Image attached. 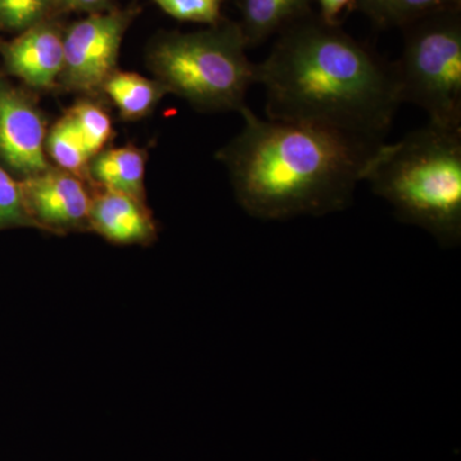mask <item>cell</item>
<instances>
[{
	"label": "cell",
	"instance_id": "3957f363",
	"mask_svg": "<svg viewBox=\"0 0 461 461\" xmlns=\"http://www.w3.org/2000/svg\"><path fill=\"white\" fill-rule=\"evenodd\" d=\"M363 181L400 221L427 230L442 247H459L461 130L429 123L395 144L382 142Z\"/></svg>",
	"mask_w": 461,
	"mask_h": 461
},
{
	"label": "cell",
	"instance_id": "8992f818",
	"mask_svg": "<svg viewBox=\"0 0 461 461\" xmlns=\"http://www.w3.org/2000/svg\"><path fill=\"white\" fill-rule=\"evenodd\" d=\"M138 14L135 7L111 8L87 14L67 27L63 35L65 60L58 91L103 100V86L118 69L124 33Z\"/></svg>",
	"mask_w": 461,
	"mask_h": 461
},
{
	"label": "cell",
	"instance_id": "5b68a950",
	"mask_svg": "<svg viewBox=\"0 0 461 461\" xmlns=\"http://www.w3.org/2000/svg\"><path fill=\"white\" fill-rule=\"evenodd\" d=\"M403 30L395 62L402 104L420 107L430 124L461 130L460 8L420 18Z\"/></svg>",
	"mask_w": 461,
	"mask_h": 461
},
{
	"label": "cell",
	"instance_id": "6da1fadb",
	"mask_svg": "<svg viewBox=\"0 0 461 461\" xmlns=\"http://www.w3.org/2000/svg\"><path fill=\"white\" fill-rule=\"evenodd\" d=\"M266 114L384 141L402 105L395 63L309 14L278 33L257 65Z\"/></svg>",
	"mask_w": 461,
	"mask_h": 461
},
{
	"label": "cell",
	"instance_id": "ffe728a7",
	"mask_svg": "<svg viewBox=\"0 0 461 461\" xmlns=\"http://www.w3.org/2000/svg\"><path fill=\"white\" fill-rule=\"evenodd\" d=\"M321 20L327 25L339 26L342 14L355 8V0H318Z\"/></svg>",
	"mask_w": 461,
	"mask_h": 461
},
{
	"label": "cell",
	"instance_id": "ba28073f",
	"mask_svg": "<svg viewBox=\"0 0 461 461\" xmlns=\"http://www.w3.org/2000/svg\"><path fill=\"white\" fill-rule=\"evenodd\" d=\"M20 184L35 229L58 236L90 232L94 187L89 182L51 166Z\"/></svg>",
	"mask_w": 461,
	"mask_h": 461
},
{
	"label": "cell",
	"instance_id": "30bf717a",
	"mask_svg": "<svg viewBox=\"0 0 461 461\" xmlns=\"http://www.w3.org/2000/svg\"><path fill=\"white\" fill-rule=\"evenodd\" d=\"M89 221L90 232L112 244L148 247L158 239L157 221L148 203L118 191L94 187Z\"/></svg>",
	"mask_w": 461,
	"mask_h": 461
},
{
	"label": "cell",
	"instance_id": "277c9868",
	"mask_svg": "<svg viewBox=\"0 0 461 461\" xmlns=\"http://www.w3.org/2000/svg\"><path fill=\"white\" fill-rule=\"evenodd\" d=\"M238 23L222 21L194 32H160L149 44L154 78L203 113L239 112L257 84V65L247 56Z\"/></svg>",
	"mask_w": 461,
	"mask_h": 461
},
{
	"label": "cell",
	"instance_id": "4fadbf2b",
	"mask_svg": "<svg viewBox=\"0 0 461 461\" xmlns=\"http://www.w3.org/2000/svg\"><path fill=\"white\" fill-rule=\"evenodd\" d=\"M311 14V0H242L240 27L251 47Z\"/></svg>",
	"mask_w": 461,
	"mask_h": 461
},
{
	"label": "cell",
	"instance_id": "5bb4252c",
	"mask_svg": "<svg viewBox=\"0 0 461 461\" xmlns=\"http://www.w3.org/2000/svg\"><path fill=\"white\" fill-rule=\"evenodd\" d=\"M45 150L51 165L89 182L91 156L68 114L63 113L48 130Z\"/></svg>",
	"mask_w": 461,
	"mask_h": 461
},
{
	"label": "cell",
	"instance_id": "9c48e42d",
	"mask_svg": "<svg viewBox=\"0 0 461 461\" xmlns=\"http://www.w3.org/2000/svg\"><path fill=\"white\" fill-rule=\"evenodd\" d=\"M65 29L56 18L42 21L11 41H0V56L5 72L35 91H58V80L65 60Z\"/></svg>",
	"mask_w": 461,
	"mask_h": 461
},
{
	"label": "cell",
	"instance_id": "ac0fdd59",
	"mask_svg": "<svg viewBox=\"0 0 461 461\" xmlns=\"http://www.w3.org/2000/svg\"><path fill=\"white\" fill-rule=\"evenodd\" d=\"M35 229L27 213L20 181L0 165V230Z\"/></svg>",
	"mask_w": 461,
	"mask_h": 461
},
{
	"label": "cell",
	"instance_id": "52a82bcc",
	"mask_svg": "<svg viewBox=\"0 0 461 461\" xmlns=\"http://www.w3.org/2000/svg\"><path fill=\"white\" fill-rule=\"evenodd\" d=\"M48 120L35 91L0 76V165L18 181L50 169Z\"/></svg>",
	"mask_w": 461,
	"mask_h": 461
},
{
	"label": "cell",
	"instance_id": "e0dca14e",
	"mask_svg": "<svg viewBox=\"0 0 461 461\" xmlns=\"http://www.w3.org/2000/svg\"><path fill=\"white\" fill-rule=\"evenodd\" d=\"M59 11L58 0H0V30L17 35Z\"/></svg>",
	"mask_w": 461,
	"mask_h": 461
},
{
	"label": "cell",
	"instance_id": "2e32d148",
	"mask_svg": "<svg viewBox=\"0 0 461 461\" xmlns=\"http://www.w3.org/2000/svg\"><path fill=\"white\" fill-rule=\"evenodd\" d=\"M102 102L99 99L81 98L66 111L83 138L91 159L108 148L114 136L111 115Z\"/></svg>",
	"mask_w": 461,
	"mask_h": 461
},
{
	"label": "cell",
	"instance_id": "9a60e30c",
	"mask_svg": "<svg viewBox=\"0 0 461 461\" xmlns=\"http://www.w3.org/2000/svg\"><path fill=\"white\" fill-rule=\"evenodd\" d=\"M355 8L382 27H405L420 18L460 8V0H355Z\"/></svg>",
	"mask_w": 461,
	"mask_h": 461
},
{
	"label": "cell",
	"instance_id": "d6986e66",
	"mask_svg": "<svg viewBox=\"0 0 461 461\" xmlns=\"http://www.w3.org/2000/svg\"><path fill=\"white\" fill-rule=\"evenodd\" d=\"M165 14L182 23L214 26L222 23L223 0H153Z\"/></svg>",
	"mask_w": 461,
	"mask_h": 461
},
{
	"label": "cell",
	"instance_id": "8fae6325",
	"mask_svg": "<svg viewBox=\"0 0 461 461\" xmlns=\"http://www.w3.org/2000/svg\"><path fill=\"white\" fill-rule=\"evenodd\" d=\"M147 163L148 149L133 144L105 148L90 160V185L100 189L127 194L147 202Z\"/></svg>",
	"mask_w": 461,
	"mask_h": 461
},
{
	"label": "cell",
	"instance_id": "7402d4cb",
	"mask_svg": "<svg viewBox=\"0 0 461 461\" xmlns=\"http://www.w3.org/2000/svg\"><path fill=\"white\" fill-rule=\"evenodd\" d=\"M0 41H2V39H0Z\"/></svg>",
	"mask_w": 461,
	"mask_h": 461
},
{
	"label": "cell",
	"instance_id": "44dd1931",
	"mask_svg": "<svg viewBox=\"0 0 461 461\" xmlns=\"http://www.w3.org/2000/svg\"><path fill=\"white\" fill-rule=\"evenodd\" d=\"M60 11L85 12V14H96V12L111 9L112 0H58Z\"/></svg>",
	"mask_w": 461,
	"mask_h": 461
},
{
	"label": "cell",
	"instance_id": "7a4b0ae2",
	"mask_svg": "<svg viewBox=\"0 0 461 461\" xmlns=\"http://www.w3.org/2000/svg\"><path fill=\"white\" fill-rule=\"evenodd\" d=\"M241 131L215 157L239 205L251 217H321L353 203L369 160L384 141L312 124L262 120L240 111Z\"/></svg>",
	"mask_w": 461,
	"mask_h": 461
},
{
	"label": "cell",
	"instance_id": "7c38bea8",
	"mask_svg": "<svg viewBox=\"0 0 461 461\" xmlns=\"http://www.w3.org/2000/svg\"><path fill=\"white\" fill-rule=\"evenodd\" d=\"M167 94L166 87L156 78L120 68L105 81L102 89L103 100H111L120 117L131 122L153 113Z\"/></svg>",
	"mask_w": 461,
	"mask_h": 461
}]
</instances>
